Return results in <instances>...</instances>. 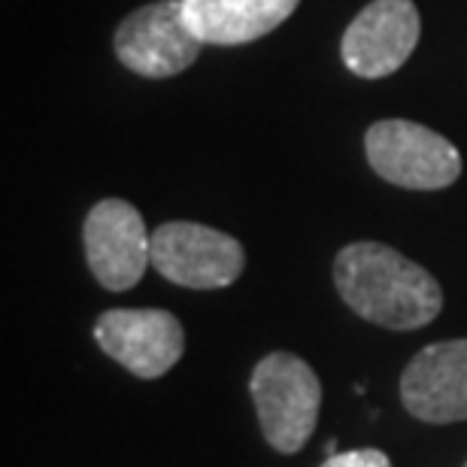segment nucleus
I'll return each mask as SVG.
<instances>
[{
	"label": "nucleus",
	"instance_id": "2",
	"mask_svg": "<svg viewBox=\"0 0 467 467\" xmlns=\"http://www.w3.org/2000/svg\"><path fill=\"white\" fill-rule=\"evenodd\" d=\"M252 400L267 443L279 452H297L319 422L322 382L304 358L292 352L265 355L249 379Z\"/></svg>",
	"mask_w": 467,
	"mask_h": 467
},
{
	"label": "nucleus",
	"instance_id": "4",
	"mask_svg": "<svg viewBox=\"0 0 467 467\" xmlns=\"http://www.w3.org/2000/svg\"><path fill=\"white\" fill-rule=\"evenodd\" d=\"M116 58L146 79H171L189 70L203 43L185 22L182 0H158L134 9L113 36Z\"/></svg>",
	"mask_w": 467,
	"mask_h": 467
},
{
	"label": "nucleus",
	"instance_id": "8",
	"mask_svg": "<svg viewBox=\"0 0 467 467\" xmlns=\"http://www.w3.org/2000/svg\"><path fill=\"white\" fill-rule=\"evenodd\" d=\"M95 340L140 379L164 377L185 352L182 325L167 310H107L95 322Z\"/></svg>",
	"mask_w": 467,
	"mask_h": 467
},
{
	"label": "nucleus",
	"instance_id": "1",
	"mask_svg": "<svg viewBox=\"0 0 467 467\" xmlns=\"http://www.w3.org/2000/svg\"><path fill=\"white\" fill-rule=\"evenodd\" d=\"M334 285L352 313L382 328L413 331L443 310L441 283L386 243L343 246L334 258Z\"/></svg>",
	"mask_w": 467,
	"mask_h": 467
},
{
	"label": "nucleus",
	"instance_id": "5",
	"mask_svg": "<svg viewBox=\"0 0 467 467\" xmlns=\"http://www.w3.org/2000/svg\"><path fill=\"white\" fill-rule=\"evenodd\" d=\"M152 267L182 288H225L246 267V252L231 234L198 222H167L152 234Z\"/></svg>",
	"mask_w": 467,
	"mask_h": 467
},
{
	"label": "nucleus",
	"instance_id": "11",
	"mask_svg": "<svg viewBox=\"0 0 467 467\" xmlns=\"http://www.w3.org/2000/svg\"><path fill=\"white\" fill-rule=\"evenodd\" d=\"M322 467H391V462L379 450H352V452H334Z\"/></svg>",
	"mask_w": 467,
	"mask_h": 467
},
{
	"label": "nucleus",
	"instance_id": "12",
	"mask_svg": "<svg viewBox=\"0 0 467 467\" xmlns=\"http://www.w3.org/2000/svg\"><path fill=\"white\" fill-rule=\"evenodd\" d=\"M464 467H467V464H464Z\"/></svg>",
	"mask_w": 467,
	"mask_h": 467
},
{
	"label": "nucleus",
	"instance_id": "9",
	"mask_svg": "<svg viewBox=\"0 0 467 467\" xmlns=\"http://www.w3.org/2000/svg\"><path fill=\"white\" fill-rule=\"evenodd\" d=\"M400 400L422 422L450 425L467 419V337L425 347L400 377Z\"/></svg>",
	"mask_w": 467,
	"mask_h": 467
},
{
	"label": "nucleus",
	"instance_id": "10",
	"mask_svg": "<svg viewBox=\"0 0 467 467\" xmlns=\"http://www.w3.org/2000/svg\"><path fill=\"white\" fill-rule=\"evenodd\" d=\"M301 0H182L185 22L203 46H243L276 31Z\"/></svg>",
	"mask_w": 467,
	"mask_h": 467
},
{
	"label": "nucleus",
	"instance_id": "6",
	"mask_svg": "<svg viewBox=\"0 0 467 467\" xmlns=\"http://www.w3.org/2000/svg\"><path fill=\"white\" fill-rule=\"evenodd\" d=\"M86 261L91 274L109 292H128L152 265V234L134 203L107 198L91 207L82 225Z\"/></svg>",
	"mask_w": 467,
	"mask_h": 467
},
{
	"label": "nucleus",
	"instance_id": "7",
	"mask_svg": "<svg viewBox=\"0 0 467 467\" xmlns=\"http://www.w3.org/2000/svg\"><path fill=\"white\" fill-rule=\"evenodd\" d=\"M422 36V18L413 0H373L343 34V64L361 79L391 77L407 64Z\"/></svg>",
	"mask_w": 467,
	"mask_h": 467
},
{
	"label": "nucleus",
	"instance_id": "3",
	"mask_svg": "<svg viewBox=\"0 0 467 467\" xmlns=\"http://www.w3.org/2000/svg\"><path fill=\"white\" fill-rule=\"evenodd\" d=\"M368 164L391 185L413 192L450 189L462 176V155L437 130L410 119H382L364 134Z\"/></svg>",
	"mask_w": 467,
	"mask_h": 467
}]
</instances>
